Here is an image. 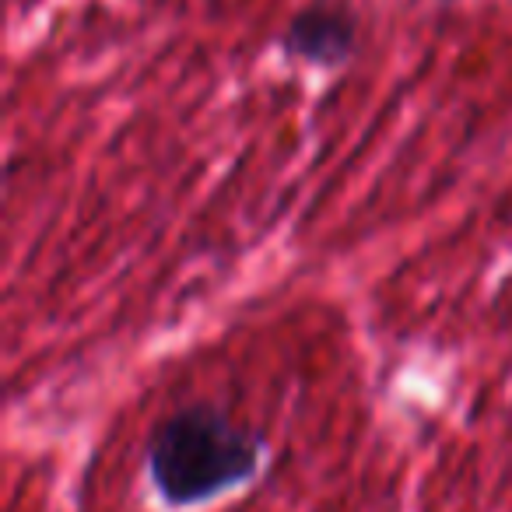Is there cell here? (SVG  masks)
<instances>
[{"label": "cell", "mask_w": 512, "mask_h": 512, "mask_svg": "<svg viewBox=\"0 0 512 512\" xmlns=\"http://www.w3.org/2000/svg\"><path fill=\"white\" fill-rule=\"evenodd\" d=\"M264 442L211 404L172 411L148 439V474L169 505H197L246 484Z\"/></svg>", "instance_id": "1"}, {"label": "cell", "mask_w": 512, "mask_h": 512, "mask_svg": "<svg viewBox=\"0 0 512 512\" xmlns=\"http://www.w3.org/2000/svg\"><path fill=\"white\" fill-rule=\"evenodd\" d=\"M285 57L309 67H341L358 50V15L337 0H313L281 32Z\"/></svg>", "instance_id": "2"}]
</instances>
